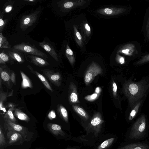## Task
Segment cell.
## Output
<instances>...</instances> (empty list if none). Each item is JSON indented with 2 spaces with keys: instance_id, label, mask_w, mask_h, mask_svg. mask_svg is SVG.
<instances>
[{
  "instance_id": "obj_36",
  "label": "cell",
  "mask_w": 149,
  "mask_h": 149,
  "mask_svg": "<svg viewBox=\"0 0 149 149\" xmlns=\"http://www.w3.org/2000/svg\"><path fill=\"white\" fill-rule=\"evenodd\" d=\"M84 28L85 30V32L87 36L90 35L91 33V28L88 24L86 23L84 24Z\"/></svg>"
},
{
  "instance_id": "obj_12",
  "label": "cell",
  "mask_w": 149,
  "mask_h": 149,
  "mask_svg": "<svg viewBox=\"0 0 149 149\" xmlns=\"http://www.w3.org/2000/svg\"><path fill=\"white\" fill-rule=\"evenodd\" d=\"M6 52L13 60L19 63L24 62V53L22 52L12 48L7 49Z\"/></svg>"
},
{
  "instance_id": "obj_21",
  "label": "cell",
  "mask_w": 149,
  "mask_h": 149,
  "mask_svg": "<svg viewBox=\"0 0 149 149\" xmlns=\"http://www.w3.org/2000/svg\"><path fill=\"white\" fill-rule=\"evenodd\" d=\"M65 55L70 64L73 66L75 62V58L73 52L67 44L65 49Z\"/></svg>"
},
{
  "instance_id": "obj_31",
  "label": "cell",
  "mask_w": 149,
  "mask_h": 149,
  "mask_svg": "<svg viewBox=\"0 0 149 149\" xmlns=\"http://www.w3.org/2000/svg\"><path fill=\"white\" fill-rule=\"evenodd\" d=\"M80 2H79V3ZM77 2H74L72 1H67L63 3L61 6L63 8L69 9L76 5H78Z\"/></svg>"
},
{
  "instance_id": "obj_2",
  "label": "cell",
  "mask_w": 149,
  "mask_h": 149,
  "mask_svg": "<svg viewBox=\"0 0 149 149\" xmlns=\"http://www.w3.org/2000/svg\"><path fill=\"white\" fill-rule=\"evenodd\" d=\"M146 125V117L145 115H142L133 125L129 134V138L131 139H137L142 137L145 133Z\"/></svg>"
},
{
  "instance_id": "obj_18",
  "label": "cell",
  "mask_w": 149,
  "mask_h": 149,
  "mask_svg": "<svg viewBox=\"0 0 149 149\" xmlns=\"http://www.w3.org/2000/svg\"><path fill=\"white\" fill-rule=\"evenodd\" d=\"M142 100H141L137 102L133 107L130 113L129 120H132L136 115L142 104Z\"/></svg>"
},
{
  "instance_id": "obj_39",
  "label": "cell",
  "mask_w": 149,
  "mask_h": 149,
  "mask_svg": "<svg viewBox=\"0 0 149 149\" xmlns=\"http://www.w3.org/2000/svg\"><path fill=\"white\" fill-rule=\"evenodd\" d=\"M56 114L54 111H52L49 114L48 117L51 120H52L56 117Z\"/></svg>"
},
{
  "instance_id": "obj_16",
  "label": "cell",
  "mask_w": 149,
  "mask_h": 149,
  "mask_svg": "<svg viewBox=\"0 0 149 149\" xmlns=\"http://www.w3.org/2000/svg\"><path fill=\"white\" fill-rule=\"evenodd\" d=\"M118 149H149V146L144 143H134L125 145Z\"/></svg>"
},
{
  "instance_id": "obj_41",
  "label": "cell",
  "mask_w": 149,
  "mask_h": 149,
  "mask_svg": "<svg viewBox=\"0 0 149 149\" xmlns=\"http://www.w3.org/2000/svg\"><path fill=\"white\" fill-rule=\"evenodd\" d=\"M118 61L121 64H123L125 62V60L122 57H119L118 56L117 58Z\"/></svg>"
},
{
  "instance_id": "obj_10",
  "label": "cell",
  "mask_w": 149,
  "mask_h": 149,
  "mask_svg": "<svg viewBox=\"0 0 149 149\" xmlns=\"http://www.w3.org/2000/svg\"><path fill=\"white\" fill-rule=\"evenodd\" d=\"M68 98L69 102L71 103L74 104L80 102L77 87L72 82H70L69 86Z\"/></svg>"
},
{
  "instance_id": "obj_5",
  "label": "cell",
  "mask_w": 149,
  "mask_h": 149,
  "mask_svg": "<svg viewBox=\"0 0 149 149\" xmlns=\"http://www.w3.org/2000/svg\"><path fill=\"white\" fill-rule=\"evenodd\" d=\"M102 73V69L99 65L95 63H92L88 68L84 75V81L86 85H88L96 76Z\"/></svg>"
},
{
  "instance_id": "obj_6",
  "label": "cell",
  "mask_w": 149,
  "mask_h": 149,
  "mask_svg": "<svg viewBox=\"0 0 149 149\" xmlns=\"http://www.w3.org/2000/svg\"><path fill=\"white\" fill-rule=\"evenodd\" d=\"M40 12L39 10H37L29 14L24 15L20 20V28L24 30L32 26L37 20Z\"/></svg>"
},
{
  "instance_id": "obj_30",
  "label": "cell",
  "mask_w": 149,
  "mask_h": 149,
  "mask_svg": "<svg viewBox=\"0 0 149 149\" xmlns=\"http://www.w3.org/2000/svg\"><path fill=\"white\" fill-rule=\"evenodd\" d=\"M6 144V139L2 129L1 125L0 127V149L3 147Z\"/></svg>"
},
{
  "instance_id": "obj_17",
  "label": "cell",
  "mask_w": 149,
  "mask_h": 149,
  "mask_svg": "<svg viewBox=\"0 0 149 149\" xmlns=\"http://www.w3.org/2000/svg\"><path fill=\"white\" fill-rule=\"evenodd\" d=\"M57 111L58 114L66 122L68 121V111L63 106L59 104L57 107Z\"/></svg>"
},
{
  "instance_id": "obj_7",
  "label": "cell",
  "mask_w": 149,
  "mask_h": 149,
  "mask_svg": "<svg viewBox=\"0 0 149 149\" xmlns=\"http://www.w3.org/2000/svg\"><path fill=\"white\" fill-rule=\"evenodd\" d=\"M40 46L44 49L55 60L59 61L58 56L55 47L49 40L45 38L43 41L38 43Z\"/></svg>"
},
{
  "instance_id": "obj_23",
  "label": "cell",
  "mask_w": 149,
  "mask_h": 149,
  "mask_svg": "<svg viewBox=\"0 0 149 149\" xmlns=\"http://www.w3.org/2000/svg\"><path fill=\"white\" fill-rule=\"evenodd\" d=\"M14 115L19 119L26 122H29L30 119L28 116L21 110L15 109L14 112Z\"/></svg>"
},
{
  "instance_id": "obj_1",
  "label": "cell",
  "mask_w": 149,
  "mask_h": 149,
  "mask_svg": "<svg viewBox=\"0 0 149 149\" xmlns=\"http://www.w3.org/2000/svg\"><path fill=\"white\" fill-rule=\"evenodd\" d=\"M144 83L143 81L140 82H127L124 86L123 91L127 97L131 107L137 103L139 99L147 91V87H149V84Z\"/></svg>"
},
{
  "instance_id": "obj_3",
  "label": "cell",
  "mask_w": 149,
  "mask_h": 149,
  "mask_svg": "<svg viewBox=\"0 0 149 149\" xmlns=\"http://www.w3.org/2000/svg\"><path fill=\"white\" fill-rule=\"evenodd\" d=\"M12 48L24 54L35 55L45 59L48 57L45 53L36 48L34 45L29 43L22 42L13 46Z\"/></svg>"
},
{
  "instance_id": "obj_40",
  "label": "cell",
  "mask_w": 149,
  "mask_h": 149,
  "mask_svg": "<svg viewBox=\"0 0 149 149\" xmlns=\"http://www.w3.org/2000/svg\"><path fill=\"white\" fill-rule=\"evenodd\" d=\"M15 73L13 72L10 75V79L11 81L14 84L15 83Z\"/></svg>"
},
{
  "instance_id": "obj_28",
  "label": "cell",
  "mask_w": 149,
  "mask_h": 149,
  "mask_svg": "<svg viewBox=\"0 0 149 149\" xmlns=\"http://www.w3.org/2000/svg\"><path fill=\"white\" fill-rule=\"evenodd\" d=\"M4 13L2 12L0 13V33L2 32L3 29L6 24L8 21L7 19L3 20V17Z\"/></svg>"
},
{
  "instance_id": "obj_38",
  "label": "cell",
  "mask_w": 149,
  "mask_h": 149,
  "mask_svg": "<svg viewBox=\"0 0 149 149\" xmlns=\"http://www.w3.org/2000/svg\"><path fill=\"white\" fill-rule=\"evenodd\" d=\"M23 1L28 4H33L40 1L38 0H23Z\"/></svg>"
},
{
  "instance_id": "obj_34",
  "label": "cell",
  "mask_w": 149,
  "mask_h": 149,
  "mask_svg": "<svg viewBox=\"0 0 149 149\" xmlns=\"http://www.w3.org/2000/svg\"><path fill=\"white\" fill-rule=\"evenodd\" d=\"M10 1H9L8 2H7L3 6L4 11L8 13L13 8V2H10Z\"/></svg>"
},
{
  "instance_id": "obj_32",
  "label": "cell",
  "mask_w": 149,
  "mask_h": 149,
  "mask_svg": "<svg viewBox=\"0 0 149 149\" xmlns=\"http://www.w3.org/2000/svg\"><path fill=\"white\" fill-rule=\"evenodd\" d=\"M99 95H100L95 92L91 95H88L86 96L84 98L88 101L93 102L97 99Z\"/></svg>"
},
{
  "instance_id": "obj_4",
  "label": "cell",
  "mask_w": 149,
  "mask_h": 149,
  "mask_svg": "<svg viewBox=\"0 0 149 149\" xmlns=\"http://www.w3.org/2000/svg\"><path fill=\"white\" fill-rule=\"evenodd\" d=\"M4 125L8 131L13 130L21 134L25 141H29L33 137V133L22 125L9 122H5Z\"/></svg>"
},
{
  "instance_id": "obj_26",
  "label": "cell",
  "mask_w": 149,
  "mask_h": 149,
  "mask_svg": "<svg viewBox=\"0 0 149 149\" xmlns=\"http://www.w3.org/2000/svg\"><path fill=\"white\" fill-rule=\"evenodd\" d=\"M72 107L73 110L79 115L86 119L88 118V114L82 108L76 105H73Z\"/></svg>"
},
{
  "instance_id": "obj_14",
  "label": "cell",
  "mask_w": 149,
  "mask_h": 149,
  "mask_svg": "<svg viewBox=\"0 0 149 149\" xmlns=\"http://www.w3.org/2000/svg\"><path fill=\"white\" fill-rule=\"evenodd\" d=\"M28 67L31 71V72L39 78L46 88L51 91H53L52 87L50 86L47 79L44 77L38 72L34 71L32 67L29 65H28Z\"/></svg>"
},
{
  "instance_id": "obj_13",
  "label": "cell",
  "mask_w": 149,
  "mask_h": 149,
  "mask_svg": "<svg viewBox=\"0 0 149 149\" xmlns=\"http://www.w3.org/2000/svg\"><path fill=\"white\" fill-rule=\"evenodd\" d=\"M123 11L121 8H104L98 10L97 13L104 15H114L119 14Z\"/></svg>"
},
{
  "instance_id": "obj_22",
  "label": "cell",
  "mask_w": 149,
  "mask_h": 149,
  "mask_svg": "<svg viewBox=\"0 0 149 149\" xmlns=\"http://www.w3.org/2000/svg\"><path fill=\"white\" fill-rule=\"evenodd\" d=\"M13 109L8 110L4 116V119L5 122H11L17 123V120L14 116L13 111Z\"/></svg>"
},
{
  "instance_id": "obj_42",
  "label": "cell",
  "mask_w": 149,
  "mask_h": 149,
  "mask_svg": "<svg viewBox=\"0 0 149 149\" xmlns=\"http://www.w3.org/2000/svg\"><path fill=\"white\" fill-rule=\"evenodd\" d=\"M101 91V88L99 87H97L95 89V92L100 95Z\"/></svg>"
},
{
  "instance_id": "obj_37",
  "label": "cell",
  "mask_w": 149,
  "mask_h": 149,
  "mask_svg": "<svg viewBox=\"0 0 149 149\" xmlns=\"http://www.w3.org/2000/svg\"><path fill=\"white\" fill-rule=\"evenodd\" d=\"M6 94L5 93L1 92L0 93V107L1 108L2 107V105L3 102L5 101L6 97Z\"/></svg>"
},
{
  "instance_id": "obj_29",
  "label": "cell",
  "mask_w": 149,
  "mask_h": 149,
  "mask_svg": "<svg viewBox=\"0 0 149 149\" xmlns=\"http://www.w3.org/2000/svg\"><path fill=\"white\" fill-rule=\"evenodd\" d=\"M114 138L107 139L102 143L98 148V149H103L110 145L113 142Z\"/></svg>"
},
{
  "instance_id": "obj_24",
  "label": "cell",
  "mask_w": 149,
  "mask_h": 149,
  "mask_svg": "<svg viewBox=\"0 0 149 149\" xmlns=\"http://www.w3.org/2000/svg\"><path fill=\"white\" fill-rule=\"evenodd\" d=\"M11 46L7 41L6 38L4 36L2 33H0V48L9 49H11Z\"/></svg>"
},
{
  "instance_id": "obj_44",
  "label": "cell",
  "mask_w": 149,
  "mask_h": 149,
  "mask_svg": "<svg viewBox=\"0 0 149 149\" xmlns=\"http://www.w3.org/2000/svg\"><path fill=\"white\" fill-rule=\"evenodd\" d=\"M66 149H76L75 148H68Z\"/></svg>"
},
{
  "instance_id": "obj_27",
  "label": "cell",
  "mask_w": 149,
  "mask_h": 149,
  "mask_svg": "<svg viewBox=\"0 0 149 149\" xmlns=\"http://www.w3.org/2000/svg\"><path fill=\"white\" fill-rule=\"evenodd\" d=\"M4 65L1 66L0 67L1 77L4 81H9L10 79V76L7 71L4 69Z\"/></svg>"
},
{
  "instance_id": "obj_11",
  "label": "cell",
  "mask_w": 149,
  "mask_h": 149,
  "mask_svg": "<svg viewBox=\"0 0 149 149\" xmlns=\"http://www.w3.org/2000/svg\"><path fill=\"white\" fill-rule=\"evenodd\" d=\"M26 59L28 58L29 62L40 67H44L49 65V63L45 60L35 55L25 54Z\"/></svg>"
},
{
  "instance_id": "obj_25",
  "label": "cell",
  "mask_w": 149,
  "mask_h": 149,
  "mask_svg": "<svg viewBox=\"0 0 149 149\" xmlns=\"http://www.w3.org/2000/svg\"><path fill=\"white\" fill-rule=\"evenodd\" d=\"M74 30L75 40L78 45L80 47H82L83 45L82 36L74 25Z\"/></svg>"
},
{
  "instance_id": "obj_9",
  "label": "cell",
  "mask_w": 149,
  "mask_h": 149,
  "mask_svg": "<svg viewBox=\"0 0 149 149\" xmlns=\"http://www.w3.org/2000/svg\"><path fill=\"white\" fill-rule=\"evenodd\" d=\"M7 137L8 139V144H21L24 141L22 135L18 132L13 130H8L7 133Z\"/></svg>"
},
{
  "instance_id": "obj_8",
  "label": "cell",
  "mask_w": 149,
  "mask_h": 149,
  "mask_svg": "<svg viewBox=\"0 0 149 149\" xmlns=\"http://www.w3.org/2000/svg\"><path fill=\"white\" fill-rule=\"evenodd\" d=\"M43 74L52 83L57 86H59L61 83L62 77L58 72L48 69L41 70Z\"/></svg>"
},
{
  "instance_id": "obj_19",
  "label": "cell",
  "mask_w": 149,
  "mask_h": 149,
  "mask_svg": "<svg viewBox=\"0 0 149 149\" xmlns=\"http://www.w3.org/2000/svg\"><path fill=\"white\" fill-rule=\"evenodd\" d=\"M13 60L8 54L6 51L2 50L0 53V63L1 64L5 65L6 63H12Z\"/></svg>"
},
{
  "instance_id": "obj_43",
  "label": "cell",
  "mask_w": 149,
  "mask_h": 149,
  "mask_svg": "<svg viewBox=\"0 0 149 149\" xmlns=\"http://www.w3.org/2000/svg\"><path fill=\"white\" fill-rule=\"evenodd\" d=\"M149 61V56L148 57L147 59H145V61Z\"/></svg>"
},
{
  "instance_id": "obj_33",
  "label": "cell",
  "mask_w": 149,
  "mask_h": 149,
  "mask_svg": "<svg viewBox=\"0 0 149 149\" xmlns=\"http://www.w3.org/2000/svg\"><path fill=\"white\" fill-rule=\"evenodd\" d=\"M99 116V113H98V115H96L95 117L93 118L91 121V123L92 125L96 126L101 122V119Z\"/></svg>"
},
{
  "instance_id": "obj_15",
  "label": "cell",
  "mask_w": 149,
  "mask_h": 149,
  "mask_svg": "<svg viewBox=\"0 0 149 149\" xmlns=\"http://www.w3.org/2000/svg\"><path fill=\"white\" fill-rule=\"evenodd\" d=\"M49 130L55 135L60 134L63 136L64 133L62 131L61 127L57 124L49 123L47 125Z\"/></svg>"
},
{
  "instance_id": "obj_35",
  "label": "cell",
  "mask_w": 149,
  "mask_h": 149,
  "mask_svg": "<svg viewBox=\"0 0 149 149\" xmlns=\"http://www.w3.org/2000/svg\"><path fill=\"white\" fill-rule=\"evenodd\" d=\"M112 86L113 87L112 90L113 97L115 98H116L117 97V87L116 83L114 81H113Z\"/></svg>"
},
{
  "instance_id": "obj_20",
  "label": "cell",
  "mask_w": 149,
  "mask_h": 149,
  "mask_svg": "<svg viewBox=\"0 0 149 149\" xmlns=\"http://www.w3.org/2000/svg\"><path fill=\"white\" fill-rule=\"evenodd\" d=\"M22 77V81L21 84V86L23 88L29 87L33 88L32 84L29 78L22 71H20Z\"/></svg>"
}]
</instances>
